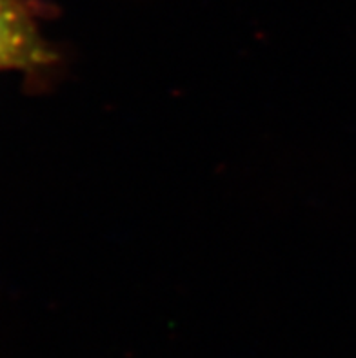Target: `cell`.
I'll use <instances>...</instances> for the list:
<instances>
[{
    "instance_id": "obj_1",
    "label": "cell",
    "mask_w": 356,
    "mask_h": 358,
    "mask_svg": "<svg viewBox=\"0 0 356 358\" xmlns=\"http://www.w3.org/2000/svg\"><path fill=\"white\" fill-rule=\"evenodd\" d=\"M51 59L26 6L20 0H0V69L36 71Z\"/></svg>"
}]
</instances>
